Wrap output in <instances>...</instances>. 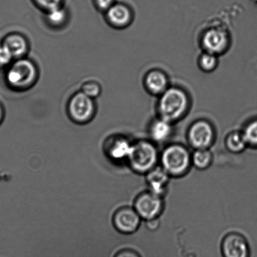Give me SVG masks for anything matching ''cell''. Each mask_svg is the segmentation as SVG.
Masks as SVG:
<instances>
[{"mask_svg": "<svg viewBox=\"0 0 257 257\" xmlns=\"http://www.w3.org/2000/svg\"><path fill=\"white\" fill-rule=\"evenodd\" d=\"M40 77L38 65L28 56L14 60L4 72V81L11 90L22 93L36 86Z\"/></svg>", "mask_w": 257, "mask_h": 257, "instance_id": "1", "label": "cell"}, {"mask_svg": "<svg viewBox=\"0 0 257 257\" xmlns=\"http://www.w3.org/2000/svg\"><path fill=\"white\" fill-rule=\"evenodd\" d=\"M190 104L186 91L179 87L170 86L159 96L157 104L159 117L173 123L186 115Z\"/></svg>", "mask_w": 257, "mask_h": 257, "instance_id": "2", "label": "cell"}, {"mask_svg": "<svg viewBox=\"0 0 257 257\" xmlns=\"http://www.w3.org/2000/svg\"><path fill=\"white\" fill-rule=\"evenodd\" d=\"M66 110L67 116L74 123L88 124L93 120L97 113L96 99L79 90L70 97Z\"/></svg>", "mask_w": 257, "mask_h": 257, "instance_id": "3", "label": "cell"}, {"mask_svg": "<svg viewBox=\"0 0 257 257\" xmlns=\"http://www.w3.org/2000/svg\"><path fill=\"white\" fill-rule=\"evenodd\" d=\"M158 153L151 142L140 141L132 145L131 154L127 161L134 172L147 174L156 167Z\"/></svg>", "mask_w": 257, "mask_h": 257, "instance_id": "4", "label": "cell"}, {"mask_svg": "<svg viewBox=\"0 0 257 257\" xmlns=\"http://www.w3.org/2000/svg\"><path fill=\"white\" fill-rule=\"evenodd\" d=\"M191 163L190 154L180 145H172L162 152V167L170 176L183 175L188 171Z\"/></svg>", "mask_w": 257, "mask_h": 257, "instance_id": "5", "label": "cell"}, {"mask_svg": "<svg viewBox=\"0 0 257 257\" xmlns=\"http://www.w3.org/2000/svg\"><path fill=\"white\" fill-rule=\"evenodd\" d=\"M201 42L204 52L218 56L228 49L230 37L225 30L212 27L204 32Z\"/></svg>", "mask_w": 257, "mask_h": 257, "instance_id": "6", "label": "cell"}, {"mask_svg": "<svg viewBox=\"0 0 257 257\" xmlns=\"http://www.w3.org/2000/svg\"><path fill=\"white\" fill-rule=\"evenodd\" d=\"M134 209L141 219L149 221L157 219L163 209V202L161 196L152 193H144L139 195L134 203Z\"/></svg>", "mask_w": 257, "mask_h": 257, "instance_id": "7", "label": "cell"}, {"mask_svg": "<svg viewBox=\"0 0 257 257\" xmlns=\"http://www.w3.org/2000/svg\"><path fill=\"white\" fill-rule=\"evenodd\" d=\"M188 136L189 144L193 148L208 149L214 141V131L209 122L200 119L192 124Z\"/></svg>", "mask_w": 257, "mask_h": 257, "instance_id": "8", "label": "cell"}, {"mask_svg": "<svg viewBox=\"0 0 257 257\" xmlns=\"http://www.w3.org/2000/svg\"><path fill=\"white\" fill-rule=\"evenodd\" d=\"M104 21L112 29L123 30L131 26L134 19L131 7L123 3L116 2L105 14Z\"/></svg>", "mask_w": 257, "mask_h": 257, "instance_id": "9", "label": "cell"}, {"mask_svg": "<svg viewBox=\"0 0 257 257\" xmlns=\"http://www.w3.org/2000/svg\"><path fill=\"white\" fill-rule=\"evenodd\" d=\"M141 218L135 209L122 207L115 211L113 216L114 228L119 233L132 234L138 229Z\"/></svg>", "mask_w": 257, "mask_h": 257, "instance_id": "10", "label": "cell"}, {"mask_svg": "<svg viewBox=\"0 0 257 257\" xmlns=\"http://www.w3.org/2000/svg\"><path fill=\"white\" fill-rule=\"evenodd\" d=\"M132 145L126 137L121 135H114L105 142L104 153L112 162H121L128 160Z\"/></svg>", "mask_w": 257, "mask_h": 257, "instance_id": "11", "label": "cell"}, {"mask_svg": "<svg viewBox=\"0 0 257 257\" xmlns=\"http://www.w3.org/2000/svg\"><path fill=\"white\" fill-rule=\"evenodd\" d=\"M223 257H249V248L246 239L240 234L231 233L221 243Z\"/></svg>", "mask_w": 257, "mask_h": 257, "instance_id": "12", "label": "cell"}, {"mask_svg": "<svg viewBox=\"0 0 257 257\" xmlns=\"http://www.w3.org/2000/svg\"><path fill=\"white\" fill-rule=\"evenodd\" d=\"M0 42L8 49L14 60L28 56L31 51L29 39L21 32H10Z\"/></svg>", "mask_w": 257, "mask_h": 257, "instance_id": "13", "label": "cell"}, {"mask_svg": "<svg viewBox=\"0 0 257 257\" xmlns=\"http://www.w3.org/2000/svg\"><path fill=\"white\" fill-rule=\"evenodd\" d=\"M144 84L146 90L152 95L160 96L170 87L169 79L164 72L153 69L145 76Z\"/></svg>", "mask_w": 257, "mask_h": 257, "instance_id": "14", "label": "cell"}, {"mask_svg": "<svg viewBox=\"0 0 257 257\" xmlns=\"http://www.w3.org/2000/svg\"><path fill=\"white\" fill-rule=\"evenodd\" d=\"M169 174L162 167H155L147 173V182L151 192L162 197L166 192Z\"/></svg>", "mask_w": 257, "mask_h": 257, "instance_id": "15", "label": "cell"}, {"mask_svg": "<svg viewBox=\"0 0 257 257\" xmlns=\"http://www.w3.org/2000/svg\"><path fill=\"white\" fill-rule=\"evenodd\" d=\"M45 23L50 29L62 30L68 25L70 14L68 10L64 6L44 13Z\"/></svg>", "mask_w": 257, "mask_h": 257, "instance_id": "16", "label": "cell"}, {"mask_svg": "<svg viewBox=\"0 0 257 257\" xmlns=\"http://www.w3.org/2000/svg\"><path fill=\"white\" fill-rule=\"evenodd\" d=\"M173 123L159 117L152 122L149 128L151 139L157 143H163L170 138L173 132Z\"/></svg>", "mask_w": 257, "mask_h": 257, "instance_id": "17", "label": "cell"}, {"mask_svg": "<svg viewBox=\"0 0 257 257\" xmlns=\"http://www.w3.org/2000/svg\"><path fill=\"white\" fill-rule=\"evenodd\" d=\"M226 146L233 153H239L243 152L248 145L242 132H233L227 136Z\"/></svg>", "mask_w": 257, "mask_h": 257, "instance_id": "18", "label": "cell"}, {"mask_svg": "<svg viewBox=\"0 0 257 257\" xmlns=\"http://www.w3.org/2000/svg\"><path fill=\"white\" fill-rule=\"evenodd\" d=\"M213 156L208 149H197L191 156V162L197 169L203 170L211 164Z\"/></svg>", "mask_w": 257, "mask_h": 257, "instance_id": "19", "label": "cell"}, {"mask_svg": "<svg viewBox=\"0 0 257 257\" xmlns=\"http://www.w3.org/2000/svg\"><path fill=\"white\" fill-rule=\"evenodd\" d=\"M198 65L202 71L204 72L213 71L218 65V56L204 52L199 57Z\"/></svg>", "mask_w": 257, "mask_h": 257, "instance_id": "20", "label": "cell"}, {"mask_svg": "<svg viewBox=\"0 0 257 257\" xmlns=\"http://www.w3.org/2000/svg\"><path fill=\"white\" fill-rule=\"evenodd\" d=\"M80 91L86 94L87 96L96 99L101 95L102 93L101 84L96 80H86L82 82Z\"/></svg>", "mask_w": 257, "mask_h": 257, "instance_id": "21", "label": "cell"}, {"mask_svg": "<svg viewBox=\"0 0 257 257\" xmlns=\"http://www.w3.org/2000/svg\"><path fill=\"white\" fill-rule=\"evenodd\" d=\"M242 133L248 146L257 148V119L247 123Z\"/></svg>", "mask_w": 257, "mask_h": 257, "instance_id": "22", "label": "cell"}, {"mask_svg": "<svg viewBox=\"0 0 257 257\" xmlns=\"http://www.w3.org/2000/svg\"><path fill=\"white\" fill-rule=\"evenodd\" d=\"M32 1L35 6L44 13L64 6V0H32Z\"/></svg>", "mask_w": 257, "mask_h": 257, "instance_id": "23", "label": "cell"}, {"mask_svg": "<svg viewBox=\"0 0 257 257\" xmlns=\"http://www.w3.org/2000/svg\"><path fill=\"white\" fill-rule=\"evenodd\" d=\"M14 60L8 49L0 42V69H6Z\"/></svg>", "mask_w": 257, "mask_h": 257, "instance_id": "24", "label": "cell"}, {"mask_svg": "<svg viewBox=\"0 0 257 257\" xmlns=\"http://www.w3.org/2000/svg\"><path fill=\"white\" fill-rule=\"evenodd\" d=\"M93 2L94 6L95 7L97 11L104 14H105L116 2V0H93Z\"/></svg>", "mask_w": 257, "mask_h": 257, "instance_id": "25", "label": "cell"}, {"mask_svg": "<svg viewBox=\"0 0 257 257\" xmlns=\"http://www.w3.org/2000/svg\"><path fill=\"white\" fill-rule=\"evenodd\" d=\"M114 257H141L137 251L131 249H123L117 252Z\"/></svg>", "mask_w": 257, "mask_h": 257, "instance_id": "26", "label": "cell"}, {"mask_svg": "<svg viewBox=\"0 0 257 257\" xmlns=\"http://www.w3.org/2000/svg\"><path fill=\"white\" fill-rule=\"evenodd\" d=\"M6 108H5V106L4 105L3 103L0 101V126H1L2 124L4 123L5 118H6Z\"/></svg>", "mask_w": 257, "mask_h": 257, "instance_id": "27", "label": "cell"}, {"mask_svg": "<svg viewBox=\"0 0 257 257\" xmlns=\"http://www.w3.org/2000/svg\"><path fill=\"white\" fill-rule=\"evenodd\" d=\"M147 226L151 229H156L159 226V221L157 219H152V220L147 221Z\"/></svg>", "mask_w": 257, "mask_h": 257, "instance_id": "28", "label": "cell"}]
</instances>
